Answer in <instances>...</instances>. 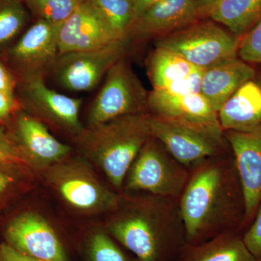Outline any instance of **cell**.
Wrapping results in <instances>:
<instances>
[{
    "label": "cell",
    "instance_id": "cell-36",
    "mask_svg": "<svg viewBox=\"0 0 261 261\" xmlns=\"http://www.w3.org/2000/svg\"><path fill=\"white\" fill-rule=\"evenodd\" d=\"M23 1H25V0H23Z\"/></svg>",
    "mask_w": 261,
    "mask_h": 261
},
{
    "label": "cell",
    "instance_id": "cell-28",
    "mask_svg": "<svg viewBox=\"0 0 261 261\" xmlns=\"http://www.w3.org/2000/svg\"><path fill=\"white\" fill-rule=\"evenodd\" d=\"M0 164L17 165L24 168H32L3 127H0Z\"/></svg>",
    "mask_w": 261,
    "mask_h": 261
},
{
    "label": "cell",
    "instance_id": "cell-17",
    "mask_svg": "<svg viewBox=\"0 0 261 261\" xmlns=\"http://www.w3.org/2000/svg\"><path fill=\"white\" fill-rule=\"evenodd\" d=\"M148 109L154 116L221 128L217 111L200 92L172 94L152 89L149 92Z\"/></svg>",
    "mask_w": 261,
    "mask_h": 261
},
{
    "label": "cell",
    "instance_id": "cell-11",
    "mask_svg": "<svg viewBox=\"0 0 261 261\" xmlns=\"http://www.w3.org/2000/svg\"><path fill=\"white\" fill-rule=\"evenodd\" d=\"M127 41L118 39L98 49L59 54L49 73L68 90H92L106 77L111 67L126 56Z\"/></svg>",
    "mask_w": 261,
    "mask_h": 261
},
{
    "label": "cell",
    "instance_id": "cell-34",
    "mask_svg": "<svg viewBox=\"0 0 261 261\" xmlns=\"http://www.w3.org/2000/svg\"><path fill=\"white\" fill-rule=\"evenodd\" d=\"M158 1L159 0H132L134 20Z\"/></svg>",
    "mask_w": 261,
    "mask_h": 261
},
{
    "label": "cell",
    "instance_id": "cell-22",
    "mask_svg": "<svg viewBox=\"0 0 261 261\" xmlns=\"http://www.w3.org/2000/svg\"><path fill=\"white\" fill-rule=\"evenodd\" d=\"M147 75L154 90H164L187 80L198 71L181 56L165 48L155 47L146 62Z\"/></svg>",
    "mask_w": 261,
    "mask_h": 261
},
{
    "label": "cell",
    "instance_id": "cell-2",
    "mask_svg": "<svg viewBox=\"0 0 261 261\" xmlns=\"http://www.w3.org/2000/svg\"><path fill=\"white\" fill-rule=\"evenodd\" d=\"M111 214L106 231L136 261H176L186 246L178 199L122 195Z\"/></svg>",
    "mask_w": 261,
    "mask_h": 261
},
{
    "label": "cell",
    "instance_id": "cell-24",
    "mask_svg": "<svg viewBox=\"0 0 261 261\" xmlns=\"http://www.w3.org/2000/svg\"><path fill=\"white\" fill-rule=\"evenodd\" d=\"M84 250L85 261H136L107 231L101 229L89 233L84 241Z\"/></svg>",
    "mask_w": 261,
    "mask_h": 261
},
{
    "label": "cell",
    "instance_id": "cell-20",
    "mask_svg": "<svg viewBox=\"0 0 261 261\" xmlns=\"http://www.w3.org/2000/svg\"><path fill=\"white\" fill-rule=\"evenodd\" d=\"M199 18L221 24L242 37L261 19V0H218L199 11Z\"/></svg>",
    "mask_w": 261,
    "mask_h": 261
},
{
    "label": "cell",
    "instance_id": "cell-25",
    "mask_svg": "<svg viewBox=\"0 0 261 261\" xmlns=\"http://www.w3.org/2000/svg\"><path fill=\"white\" fill-rule=\"evenodd\" d=\"M95 8L122 39L134 20L132 0H87Z\"/></svg>",
    "mask_w": 261,
    "mask_h": 261
},
{
    "label": "cell",
    "instance_id": "cell-33",
    "mask_svg": "<svg viewBox=\"0 0 261 261\" xmlns=\"http://www.w3.org/2000/svg\"><path fill=\"white\" fill-rule=\"evenodd\" d=\"M0 261H41L20 253L6 243L0 245Z\"/></svg>",
    "mask_w": 261,
    "mask_h": 261
},
{
    "label": "cell",
    "instance_id": "cell-21",
    "mask_svg": "<svg viewBox=\"0 0 261 261\" xmlns=\"http://www.w3.org/2000/svg\"><path fill=\"white\" fill-rule=\"evenodd\" d=\"M243 233L231 231L183 249L176 261H257L243 240Z\"/></svg>",
    "mask_w": 261,
    "mask_h": 261
},
{
    "label": "cell",
    "instance_id": "cell-27",
    "mask_svg": "<svg viewBox=\"0 0 261 261\" xmlns=\"http://www.w3.org/2000/svg\"><path fill=\"white\" fill-rule=\"evenodd\" d=\"M238 56L246 63H261V19L240 37Z\"/></svg>",
    "mask_w": 261,
    "mask_h": 261
},
{
    "label": "cell",
    "instance_id": "cell-6",
    "mask_svg": "<svg viewBox=\"0 0 261 261\" xmlns=\"http://www.w3.org/2000/svg\"><path fill=\"white\" fill-rule=\"evenodd\" d=\"M191 169L176 161L154 137L137 154L125 178L128 192H142L179 199Z\"/></svg>",
    "mask_w": 261,
    "mask_h": 261
},
{
    "label": "cell",
    "instance_id": "cell-7",
    "mask_svg": "<svg viewBox=\"0 0 261 261\" xmlns=\"http://www.w3.org/2000/svg\"><path fill=\"white\" fill-rule=\"evenodd\" d=\"M152 137L187 168L226 152L224 130L150 114Z\"/></svg>",
    "mask_w": 261,
    "mask_h": 261
},
{
    "label": "cell",
    "instance_id": "cell-18",
    "mask_svg": "<svg viewBox=\"0 0 261 261\" xmlns=\"http://www.w3.org/2000/svg\"><path fill=\"white\" fill-rule=\"evenodd\" d=\"M255 70L238 58L205 69L200 93L219 112L225 102L242 85L254 80Z\"/></svg>",
    "mask_w": 261,
    "mask_h": 261
},
{
    "label": "cell",
    "instance_id": "cell-8",
    "mask_svg": "<svg viewBox=\"0 0 261 261\" xmlns=\"http://www.w3.org/2000/svg\"><path fill=\"white\" fill-rule=\"evenodd\" d=\"M148 95L126 58H121L106 74L89 108L87 127L128 115L147 113Z\"/></svg>",
    "mask_w": 261,
    "mask_h": 261
},
{
    "label": "cell",
    "instance_id": "cell-29",
    "mask_svg": "<svg viewBox=\"0 0 261 261\" xmlns=\"http://www.w3.org/2000/svg\"><path fill=\"white\" fill-rule=\"evenodd\" d=\"M243 240L257 261H261V203L252 222L243 233Z\"/></svg>",
    "mask_w": 261,
    "mask_h": 261
},
{
    "label": "cell",
    "instance_id": "cell-32",
    "mask_svg": "<svg viewBox=\"0 0 261 261\" xmlns=\"http://www.w3.org/2000/svg\"><path fill=\"white\" fill-rule=\"evenodd\" d=\"M17 83L14 75L0 59V90L11 97H16Z\"/></svg>",
    "mask_w": 261,
    "mask_h": 261
},
{
    "label": "cell",
    "instance_id": "cell-12",
    "mask_svg": "<svg viewBox=\"0 0 261 261\" xmlns=\"http://www.w3.org/2000/svg\"><path fill=\"white\" fill-rule=\"evenodd\" d=\"M7 130L32 168L47 169L68 157L71 147L57 140L47 126L21 108Z\"/></svg>",
    "mask_w": 261,
    "mask_h": 261
},
{
    "label": "cell",
    "instance_id": "cell-5",
    "mask_svg": "<svg viewBox=\"0 0 261 261\" xmlns=\"http://www.w3.org/2000/svg\"><path fill=\"white\" fill-rule=\"evenodd\" d=\"M240 38L213 20L199 21L157 38L155 47L176 53L201 69L238 58Z\"/></svg>",
    "mask_w": 261,
    "mask_h": 261
},
{
    "label": "cell",
    "instance_id": "cell-35",
    "mask_svg": "<svg viewBox=\"0 0 261 261\" xmlns=\"http://www.w3.org/2000/svg\"><path fill=\"white\" fill-rule=\"evenodd\" d=\"M216 1H218V0H195L199 11L201 10L205 9V8H207L210 5L214 4Z\"/></svg>",
    "mask_w": 261,
    "mask_h": 261
},
{
    "label": "cell",
    "instance_id": "cell-26",
    "mask_svg": "<svg viewBox=\"0 0 261 261\" xmlns=\"http://www.w3.org/2000/svg\"><path fill=\"white\" fill-rule=\"evenodd\" d=\"M24 2L34 21L44 20L62 25L84 0H25Z\"/></svg>",
    "mask_w": 261,
    "mask_h": 261
},
{
    "label": "cell",
    "instance_id": "cell-13",
    "mask_svg": "<svg viewBox=\"0 0 261 261\" xmlns=\"http://www.w3.org/2000/svg\"><path fill=\"white\" fill-rule=\"evenodd\" d=\"M5 243L17 251L41 261H69L59 235L42 216L27 211L7 226Z\"/></svg>",
    "mask_w": 261,
    "mask_h": 261
},
{
    "label": "cell",
    "instance_id": "cell-23",
    "mask_svg": "<svg viewBox=\"0 0 261 261\" xmlns=\"http://www.w3.org/2000/svg\"><path fill=\"white\" fill-rule=\"evenodd\" d=\"M31 19L23 0H0V57L18 40Z\"/></svg>",
    "mask_w": 261,
    "mask_h": 261
},
{
    "label": "cell",
    "instance_id": "cell-19",
    "mask_svg": "<svg viewBox=\"0 0 261 261\" xmlns=\"http://www.w3.org/2000/svg\"><path fill=\"white\" fill-rule=\"evenodd\" d=\"M224 130H247L261 124V83L254 80L242 85L218 112Z\"/></svg>",
    "mask_w": 261,
    "mask_h": 261
},
{
    "label": "cell",
    "instance_id": "cell-37",
    "mask_svg": "<svg viewBox=\"0 0 261 261\" xmlns=\"http://www.w3.org/2000/svg\"><path fill=\"white\" fill-rule=\"evenodd\" d=\"M260 83H261V82H260Z\"/></svg>",
    "mask_w": 261,
    "mask_h": 261
},
{
    "label": "cell",
    "instance_id": "cell-30",
    "mask_svg": "<svg viewBox=\"0 0 261 261\" xmlns=\"http://www.w3.org/2000/svg\"><path fill=\"white\" fill-rule=\"evenodd\" d=\"M22 166L0 164V200L13 191L21 178Z\"/></svg>",
    "mask_w": 261,
    "mask_h": 261
},
{
    "label": "cell",
    "instance_id": "cell-15",
    "mask_svg": "<svg viewBox=\"0 0 261 261\" xmlns=\"http://www.w3.org/2000/svg\"><path fill=\"white\" fill-rule=\"evenodd\" d=\"M122 39L87 0L62 24L58 35L59 54L91 50Z\"/></svg>",
    "mask_w": 261,
    "mask_h": 261
},
{
    "label": "cell",
    "instance_id": "cell-9",
    "mask_svg": "<svg viewBox=\"0 0 261 261\" xmlns=\"http://www.w3.org/2000/svg\"><path fill=\"white\" fill-rule=\"evenodd\" d=\"M61 25L35 20L0 57L17 82L44 79L59 55Z\"/></svg>",
    "mask_w": 261,
    "mask_h": 261
},
{
    "label": "cell",
    "instance_id": "cell-14",
    "mask_svg": "<svg viewBox=\"0 0 261 261\" xmlns=\"http://www.w3.org/2000/svg\"><path fill=\"white\" fill-rule=\"evenodd\" d=\"M224 132L243 188L245 228L251 224L261 203V124L250 129Z\"/></svg>",
    "mask_w": 261,
    "mask_h": 261
},
{
    "label": "cell",
    "instance_id": "cell-3",
    "mask_svg": "<svg viewBox=\"0 0 261 261\" xmlns=\"http://www.w3.org/2000/svg\"><path fill=\"white\" fill-rule=\"evenodd\" d=\"M151 137L150 114L144 113L85 127L74 140L85 159L99 166L113 187L119 189L137 154Z\"/></svg>",
    "mask_w": 261,
    "mask_h": 261
},
{
    "label": "cell",
    "instance_id": "cell-10",
    "mask_svg": "<svg viewBox=\"0 0 261 261\" xmlns=\"http://www.w3.org/2000/svg\"><path fill=\"white\" fill-rule=\"evenodd\" d=\"M16 97L22 109L73 140L85 129L80 118L82 99L58 93L46 85L44 79L18 82Z\"/></svg>",
    "mask_w": 261,
    "mask_h": 261
},
{
    "label": "cell",
    "instance_id": "cell-4",
    "mask_svg": "<svg viewBox=\"0 0 261 261\" xmlns=\"http://www.w3.org/2000/svg\"><path fill=\"white\" fill-rule=\"evenodd\" d=\"M85 161L69 159L48 168L49 186L70 207L87 214L111 213L119 205L122 195L104 186Z\"/></svg>",
    "mask_w": 261,
    "mask_h": 261
},
{
    "label": "cell",
    "instance_id": "cell-16",
    "mask_svg": "<svg viewBox=\"0 0 261 261\" xmlns=\"http://www.w3.org/2000/svg\"><path fill=\"white\" fill-rule=\"evenodd\" d=\"M199 19L195 0H159L134 20L126 39L163 37L192 25Z\"/></svg>",
    "mask_w": 261,
    "mask_h": 261
},
{
    "label": "cell",
    "instance_id": "cell-31",
    "mask_svg": "<svg viewBox=\"0 0 261 261\" xmlns=\"http://www.w3.org/2000/svg\"><path fill=\"white\" fill-rule=\"evenodd\" d=\"M20 108L17 97H11L0 90V123H8Z\"/></svg>",
    "mask_w": 261,
    "mask_h": 261
},
{
    "label": "cell",
    "instance_id": "cell-1",
    "mask_svg": "<svg viewBox=\"0 0 261 261\" xmlns=\"http://www.w3.org/2000/svg\"><path fill=\"white\" fill-rule=\"evenodd\" d=\"M178 203L189 245L231 231L243 233L245 198L233 154L225 152L192 168Z\"/></svg>",
    "mask_w": 261,
    "mask_h": 261
}]
</instances>
